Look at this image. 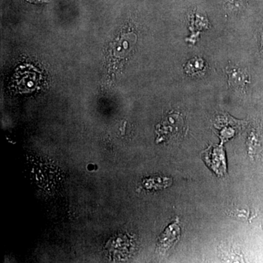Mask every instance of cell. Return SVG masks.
Wrapping results in <instances>:
<instances>
[{"instance_id": "obj_2", "label": "cell", "mask_w": 263, "mask_h": 263, "mask_svg": "<svg viewBox=\"0 0 263 263\" xmlns=\"http://www.w3.org/2000/svg\"><path fill=\"white\" fill-rule=\"evenodd\" d=\"M249 76L245 72L240 70H233L229 73V84L235 87L243 86L248 84Z\"/></svg>"}, {"instance_id": "obj_4", "label": "cell", "mask_w": 263, "mask_h": 263, "mask_svg": "<svg viewBox=\"0 0 263 263\" xmlns=\"http://www.w3.org/2000/svg\"><path fill=\"white\" fill-rule=\"evenodd\" d=\"M28 3H34V4H43V3H50L51 0H26Z\"/></svg>"}, {"instance_id": "obj_5", "label": "cell", "mask_w": 263, "mask_h": 263, "mask_svg": "<svg viewBox=\"0 0 263 263\" xmlns=\"http://www.w3.org/2000/svg\"><path fill=\"white\" fill-rule=\"evenodd\" d=\"M262 47L263 49V33H262Z\"/></svg>"}, {"instance_id": "obj_1", "label": "cell", "mask_w": 263, "mask_h": 263, "mask_svg": "<svg viewBox=\"0 0 263 263\" xmlns=\"http://www.w3.org/2000/svg\"><path fill=\"white\" fill-rule=\"evenodd\" d=\"M204 159L208 165L216 173L218 176H223L226 172V157L224 152L221 147L208 148L204 152Z\"/></svg>"}, {"instance_id": "obj_3", "label": "cell", "mask_w": 263, "mask_h": 263, "mask_svg": "<svg viewBox=\"0 0 263 263\" xmlns=\"http://www.w3.org/2000/svg\"><path fill=\"white\" fill-rule=\"evenodd\" d=\"M203 60L201 59L195 58L188 62L184 70L186 71V73H198L203 70Z\"/></svg>"}]
</instances>
